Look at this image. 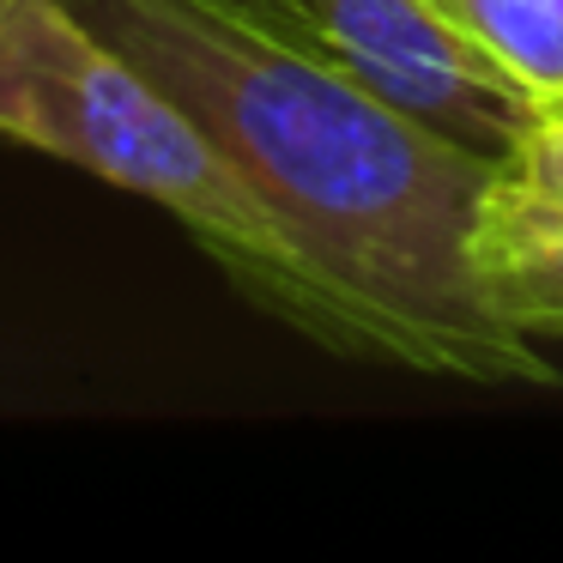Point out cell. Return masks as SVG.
<instances>
[{
  "instance_id": "obj_5",
  "label": "cell",
  "mask_w": 563,
  "mask_h": 563,
  "mask_svg": "<svg viewBox=\"0 0 563 563\" xmlns=\"http://www.w3.org/2000/svg\"><path fill=\"white\" fill-rule=\"evenodd\" d=\"M539 98L563 103V0H437Z\"/></svg>"
},
{
  "instance_id": "obj_2",
  "label": "cell",
  "mask_w": 563,
  "mask_h": 563,
  "mask_svg": "<svg viewBox=\"0 0 563 563\" xmlns=\"http://www.w3.org/2000/svg\"><path fill=\"white\" fill-rule=\"evenodd\" d=\"M0 134L176 212L243 297L345 352L333 303L219 140L67 0H13L0 19Z\"/></svg>"
},
{
  "instance_id": "obj_1",
  "label": "cell",
  "mask_w": 563,
  "mask_h": 563,
  "mask_svg": "<svg viewBox=\"0 0 563 563\" xmlns=\"http://www.w3.org/2000/svg\"><path fill=\"white\" fill-rule=\"evenodd\" d=\"M67 7L219 140L333 303L352 357L485 388L563 382L490 309L473 267L497 158L400 115L345 62L297 49L219 0Z\"/></svg>"
},
{
  "instance_id": "obj_7",
  "label": "cell",
  "mask_w": 563,
  "mask_h": 563,
  "mask_svg": "<svg viewBox=\"0 0 563 563\" xmlns=\"http://www.w3.org/2000/svg\"><path fill=\"white\" fill-rule=\"evenodd\" d=\"M7 7H13V0H0V19H7Z\"/></svg>"
},
{
  "instance_id": "obj_3",
  "label": "cell",
  "mask_w": 563,
  "mask_h": 563,
  "mask_svg": "<svg viewBox=\"0 0 563 563\" xmlns=\"http://www.w3.org/2000/svg\"><path fill=\"white\" fill-rule=\"evenodd\" d=\"M333 62L400 115L509 164L551 103L437 0H303Z\"/></svg>"
},
{
  "instance_id": "obj_8",
  "label": "cell",
  "mask_w": 563,
  "mask_h": 563,
  "mask_svg": "<svg viewBox=\"0 0 563 563\" xmlns=\"http://www.w3.org/2000/svg\"><path fill=\"white\" fill-rule=\"evenodd\" d=\"M558 110H563V103H558Z\"/></svg>"
},
{
  "instance_id": "obj_6",
  "label": "cell",
  "mask_w": 563,
  "mask_h": 563,
  "mask_svg": "<svg viewBox=\"0 0 563 563\" xmlns=\"http://www.w3.org/2000/svg\"><path fill=\"white\" fill-rule=\"evenodd\" d=\"M503 176H509L521 195L545 200V207H563V110H551L545 122L521 140V152L503 164Z\"/></svg>"
},
{
  "instance_id": "obj_4",
  "label": "cell",
  "mask_w": 563,
  "mask_h": 563,
  "mask_svg": "<svg viewBox=\"0 0 563 563\" xmlns=\"http://www.w3.org/2000/svg\"><path fill=\"white\" fill-rule=\"evenodd\" d=\"M473 267L490 309L515 333H563V207L497 176L473 231Z\"/></svg>"
}]
</instances>
